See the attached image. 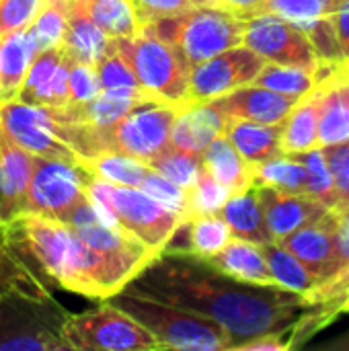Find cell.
<instances>
[{
    "label": "cell",
    "mask_w": 349,
    "mask_h": 351,
    "mask_svg": "<svg viewBox=\"0 0 349 351\" xmlns=\"http://www.w3.org/2000/svg\"><path fill=\"white\" fill-rule=\"evenodd\" d=\"M125 288L212 319L232 337V350L263 335L288 333L309 308L304 296L239 282L206 259L171 249L156 255Z\"/></svg>",
    "instance_id": "1"
},
{
    "label": "cell",
    "mask_w": 349,
    "mask_h": 351,
    "mask_svg": "<svg viewBox=\"0 0 349 351\" xmlns=\"http://www.w3.org/2000/svg\"><path fill=\"white\" fill-rule=\"evenodd\" d=\"M16 257L49 290L107 300L123 290L109 263L66 222L23 212L2 224Z\"/></svg>",
    "instance_id": "2"
},
{
    "label": "cell",
    "mask_w": 349,
    "mask_h": 351,
    "mask_svg": "<svg viewBox=\"0 0 349 351\" xmlns=\"http://www.w3.org/2000/svg\"><path fill=\"white\" fill-rule=\"evenodd\" d=\"M70 313L47 288L16 286L0 296V351H70Z\"/></svg>",
    "instance_id": "3"
},
{
    "label": "cell",
    "mask_w": 349,
    "mask_h": 351,
    "mask_svg": "<svg viewBox=\"0 0 349 351\" xmlns=\"http://www.w3.org/2000/svg\"><path fill=\"white\" fill-rule=\"evenodd\" d=\"M111 304L128 313L146 327L160 350L177 351H226L232 350V337L212 319L185 311L181 306L160 302L128 288L107 298Z\"/></svg>",
    "instance_id": "4"
},
{
    "label": "cell",
    "mask_w": 349,
    "mask_h": 351,
    "mask_svg": "<svg viewBox=\"0 0 349 351\" xmlns=\"http://www.w3.org/2000/svg\"><path fill=\"white\" fill-rule=\"evenodd\" d=\"M113 47L128 62L146 97L181 109L191 105L187 62L148 25H142L134 37L113 39Z\"/></svg>",
    "instance_id": "5"
},
{
    "label": "cell",
    "mask_w": 349,
    "mask_h": 351,
    "mask_svg": "<svg viewBox=\"0 0 349 351\" xmlns=\"http://www.w3.org/2000/svg\"><path fill=\"white\" fill-rule=\"evenodd\" d=\"M148 27L181 53L189 70L216 53L243 45L245 35V19L220 6H189Z\"/></svg>",
    "instance_id": "6"
},
{
    "label": "cell",
    "mask_w": 349,
    "mask_h": 351,
    "mask_svg": "<svg viewBox=\"0 0 349 351\" xmlns=\"http://www.w3.org/2000/svg\"><path fill=\"white\" fill-rule=\"evenodd\" d=\"M86 193L101 212L111 216L121 228L142 241L156 255L169 247L171 239L183 224L179 214L160 206L138 187L113 185L101 177L91 175Z\"/></svg>",
    "instance_id": "7"
},
{
    "label": "cell",
    "mask_w": 349,
    "mask_h": 351,
    "mask_svg": "<svg viewBox=\"0 0 349 351\" xmlns=\"http://www.w3.org/2000/svg\"><path fill=\"white\" fill-rule=\"evenodd\" d=\"M64 337L70 351H156L154 335L128 313L101 300V304L72 315L66 321Z\"/></svg>",
    "instance_id": "8"
},
{
    "label": "cell",
    "mask_w": 349,
    "mask_h": 351,
    "mask_svg": "<svg viewBox=\"0 0 349 351\" xmlns=\"http://www.w3.org/2000/svg\"><path fill=\"white\" fill-rule=\"evenodd\" d=\"M68 224L84 245L109 263L123 288L156 257L154 251L121 228L111 216L101 212L91 199L78 206Z\"/></svg>",
    "instance_id": "9"
},
{
    "label": "cell",
    "mask_w": 349,
    "mask_h": 351,
    "mask_svg": "<svg viewBox=\"0 0 349 351\" xmlns=\"http://www.w3.org/2000/svg\"><path fill=\"white\" fill-rule=\"evenodd\" d=\"M88 179L91 173L82 165L33 156L23 212L68 224L78 206L88 199Z\"/></svg>",
    "instance_id": "10"
},
{
    "label": "cell",
    "mask_w": 349,
    "mask_h": 351,
    "mask_svg": "<svg viewBox=\"0 0 349 351\" xmlns=\"http://www.w3.org/2000/svg\"><path fill=\"white\" fill-rule=\"evenodd\" d=\"M179 109L181 107L152 99L138 103L103 136V150H115L150 167V162L169 146Z\"/></svg>",
    "instance_id": "11"
},
{
    "label": "cell",
    "mask_w": 349,
    "mask_h": 351,
    "mask_svg": "<svg viewBox=\"0 0 349 351\" xmlns=\"http://www.w3.org/2000/svg\"><path fill=\"white\" fill-rule=\"evenodd\" d=\"M243 43L265 62L319 70L321 62L309 37L286 19L274 12H259L245 21Z\"/></svg>",
    "instance_id": "12"
},
{
    "label": "cell",
    "mask_w": 349,
    "mask_h": 351,
    "mask_svg": "<svg viewBox=\"0 0 349 351\" xmlns=\"http://www.w3.org/2000/svg\"><path fill=\"white\" fill-rule=\"evenodd\" d=\"M263 66L265 60L245 43L216 53L189 70V103L214 101L253 84Z\"/></svg>",
    "instance_id": "13"
},
{
    "label": "cell",
    "mask_w": 349,
    "mask_h": 351,
    "mask_svg": "<svg viewBox=\"0 0 349 351\" xmlns=\"http://www.w3.org/2000/svg\"><path fill=\"white\" fill-rule=\"evenodd\" d=\"M309 302L306 313L298 319V323L286 333L288 350L302 348L311 337L319 331L327 329L337 317L349 313V265L333 274L331 278L319 282L306 296Z\"/></svg>",
    "instance_id": "14"
},
{
    "label": "cell",
    "mask_w": 349,
    "mask_h": 351,
    "mask_svg": "<svg viewBox=\"0 0 349 351\" xmlns=\"http://www.w3.org/2000/svg\"><path fill=\"white\" fill-rule=\"evenodd\" d=\"M68 74H70V58L62 49V45L41 51L33 56L16 99L29 105L66 107Z\"/></svg>",
    "instance_id": "15"
},
{
    "label": "cell",
    "mask_w": 349,
    "mask_h": 351,
    "mask_svg": "<svg viewBox=\"0 0 349 351\" xmlns=\"http://www.w3.org/2000/svg\"><path fill=\"white\" fill-rule=\"evenodd\" d=\"M335 228H337V214L329 210L319 220L302 226L300 230L276 241L286 251H290L319 282L331 278L335 274Z\"/></svg>",
    "instance_id": "16"
},
{
    "label": "cell",
    "mask_w": 349,
    "mask_h": 351,
    "mask_svg": "<svg viewBox=\"0 0 349 351\" xmlns=\"http://www.w3.org/2000/svg\"><path fill=\"white\" fill-rule=\"evenodd\" d=\"M319 146H333L349 140V74L337 66H319Z\"/></svg>",
    "instance_id": "17"
},
{
    "label": "cell",
    "mask_w": 349,
    "mask_h": 351,
    "mask_svg": "<svg viewBox=\"0 0 349 351\" xmlns=\"http://www.w3.org/2000/svg\"><path fill=\"white\" fill-rule=\"evenodd\" d=\"M269 234L276 241L300 230L329 212L321 202L306 193H288L274 187H255Z\"/></svg>",
    "instance_id": "18"
},
{
    "label": "cell",
    "mask_w": 349,
    "mask_h": 351,
    "mask_svg": "<svg viewBox=\"0 0 349 351\" xmlns=\"http://www.w3.org/2000/svg\"><path fill=\"white\" fill-rule=\"evenodd\" d=\"M214 103L228 119H247L255 123H282L298 101L274 93L265 86L247 84L224 97L214 99Z\"/></svg>",
    "instance_id": "19"
},
{
    "label": "cell",
    "mask_w": 349,
    "mask_h": 351,
    "mask_svg": "<svg viewBox=\"0 0 349 351\" xmlns=\"http://www.w3.org/2000/svg\"><path fill=\"white\" fill-rule=\"evenodd\" d=\"M33 154L10 140L0 125V224L23 214Z\"/></svg>",
    "instance_id": "20"
},
{
    "label": "cell",
    "mask_w": 349,
    "mask_h": 351,
    "mask_svg": "<svg viewBox=\"0 0 349 351\" xmlns=\"http://www.w3.org/2000/svg\"><path fill=\"white\" fill-rule=\"evenodd\" d=\"M226 119L228 117L216 107L214 101L191 103L179 109L171 130L169 144L175 148L204 154V150L212 144V140L224 134Z\"/></svg>",
    "instance_id": "21"
},
{
    "label": "cell",
    "mask_w": 349,
    "mask_h": 351,
    "mask_svg": "<svg viewBox=\"0 0 349 351\" xmlns=\"http://www.w3.org/2000/svg\"><path fill=\"white\" fill-rule=\"evenodd\" d=\"M210 265H214L218 271L245 282L253 286H267V288H278L274 282V276L269 271L263 245L243 241V239H230L220 253L214 257L206 259Z\"/></svg>",
    "instance_id": "22"
},
{
    "label": "cell",
    "mask_w": 349,
    "mask_h": 351,
    "mask_svg": "<svg viewBox=\"0 0 349 351\" xmlns=\"http://www.w3.org/2000/svg\"><path fill=\"white\" fill-rule=\"evenodd\" d=\"M224 136L251 167L284 154L282 123H255L247 119H226Z\"/></svg>",
    "instance_id": "23"
},
{
    "label": "cell",
    "mask_w": 349,
    "mask_h": 351,
    "mask_svg": "<svg viewBox=\"0 0 349 351\" xmlns=\"http://www.w3.org/2000/svg\"><path fill=\"white\" fill-rule=\"evenodd\" d=\"M148 101L146 95H132V93H113V90H101L93 101L84 105H68L74 119L86 128H91L99 142L103 136L117 125L138 103ZM154 101V99H152ZM103 150V144H101Z\"/></svg>",
    "instance_id": "24"
},
{
    "label": "cell",
    "mask_w": 349,
    "mask_h": 351,
    "mask_svg": "<svg viewBox=\"0 0 349 351\" xmlns=\"http://www.w3.org/2000/svg\"><path fill=\"white\" fill-rule=\"evenodd\" d=\"M319 105L321 88L319 84L302 97L288 117L282 121V152L300 154L319 148Z\"/></svg>",
    "instance_id": "25"
},
{
    "label": "cell",
    "mask_w": 349,
    "mask_h": 351,
    "mask_svg": "<svg viewBox=\"0 0 349 351\" xmlns=\"http://www.w3.org/2000/svg\"><path fill=\"white\" fill-rule=\"evenodd\" d=\"M220 216L228 224L234 239L251 241L257 245L274 243L255 187H249L241 193H232L222 206Z\"/></svg>",
    "instance_id": "26"
},
{
    "label": "cell",
    "mask_w": 349,
    "mask_h": 351,
    "mask_svg": "<svg viewBox=\"0 0 349 351\" xmlns=\"http://www.w3.org/2000/svg\"><path fill=\"white\" fill-rule=\"evenodd\" d=\"M109 45L111 37L70 2L68 23L62 37V49L68 53V58L74 62L97 66V62L109 51Z\"/></svg>",
    "instance_id": "27"
},
{
    "label": "cell",
    "mask_w": 349,
    "mask_h": 351,
    "mask_svg": "<svg viewBox=\"0 0 349 351\" xmlns=\"http://www.w3.org/2000/svg\"><path fill=\"white\" fill-rule=\"evenodd\" d=\"M204 167L230 193H241L253 187V167L237 152L224 134L214 138L204 150Z\"/></svg>",
    "instance_id": "28"
},
{
    "label": "cell",
    "mask_w": 349,
    "mask_h": 351,
    "mask_svg": "<svg viewBox=\"0 0 349 351\" xmlns=\"http://www.w3.org/2000/svg\"><path fill=\"white\" fill-rule=\"evenodd\" d=\"M31 60L33 49L27 29L0 37V103L16 99Z\"/></svg>",
    "instance_id": "29"
},
{
    "label": "cell",
    "mask_w": 349,
    "mask_h": 351,
    "mask_svg": "<svg viewBox=\"0 0 349 351\" xmlns=\"http://www.w3.org/2000/svg\"><path fill=\"white\" fill-rule=\"evenodd\" d=\"M74 8L84 12L111 39L134 37L142 25L130 0H70Z\"/></svg>",
    "instance_id": "30"
},
{
    "label": "cell",
    "mask_w": 349,
    "mask_h": 351,
    "mask_svg": "<svg viewBox=\"0 0 349 351\" xmlns=\"http://www.w3.org/2000/svg\"><path fill=\"white\" fill-rule=\"evenodd\" d=\"M185 247L181 251L191 253L200 259H210L224 249L232 239V232L220 214H197L183 220Z\"/></svg>",
    "instance_id": "31"
},
{
    "label": "cell",
    "mask_w": 349,
    "mask_h": 351,
    "mask_svg": "<svg viewBox=\"0 0 349 351\" xmlns=\"http://www.w3.org/2000/svg\"><path fill=\"white\" fill-rule=\"evenodd\" d=\"M263 253H265L269 271L274 276V282L280 290H286V292H292L298 296H306L319 284V280L282 245L267 243V245H263Z\"/></svg>",
    "instance_id": "32"
},
{
    "label": "cell",
    "mask_w": 349,
    "mask_h": 351,
    "mask_svg": "<svg viewBox=\"0 0 349 351\" xmlns=\"http://www.w3.org/2000/svg\"><path fill=\"white\" fill-rule=\"evenodd\" d=\"M253 187H274L288 193H306V169L292 154H280L253 167Z\"/></svg>",
    "instance_id": "33"
},
{
    "label": "cell",
    "mask_w": 349,
    "mask_h": 351,
    "mask_svg": "<svg viewBox=\"0 0 349 351\" xmlns=\"http://www.w3.org/2000/svg\"><path fill=\"white\" fill-rule=\"evenodd\" d=\"M70 12V0H45L33 23L27 27V37L33 56L62 45Z\"/></svg>",
    "instance_id": "34"
},
{
    "label": "cell",
    "mask_w": 349,
    "mask_h": 351,
    "mask_svg": "<svg viewBox=\"0 0 349 351\" xmlns=\"http://www.w3.org/2000/svg\"><path fill=\"white\" fill-rule=\"evenodd\" d=\"M257 86H265L274 93L300 101L317 86V70L300 68V66H282L265 62L257 78L253 80Z\"/></svg>",
    "instance_id": "35"
},
{
    "label": "cell",
    "mask_w": 349,
    "mask_h": 351,
    "mask_svg": "<svg viewBox=\"0 0 349 351\" xmlns=\"http://www.w3.org/2000/svg\"><path fill=\"white\" fill-rule=\"evenodd\" d=\"M84 169L91 175L101 177V179H105L113 185H121V187H140L142 179L150 171V167L146 162H140V160L119 154L115 150H101L99 154H95L93 158H88L84 162Z\"/></svg>",
    "instance_id": "36"
},
{
    "label": "cell",
    "mask_w": 349,
    "mask_h": 351,
    "mask_svg": "<svg viewBox=\"0 0 349 351\" xmlns=\"http://www.w3.org/2000/svg\"><path fill=\"white\" fill-rule=\"evenodd\" d=\"M150 167L154 171H158L163 177H167L169 181L177 183L179 187L189 189L195 183V179L200 177V173L204 171V154L183 150V148H175L169 144L150 162Z\"/></svg>",
    "instance_id": "37"
},
{
    "label": "cell",
    "mask_w": 349,
    "mask_h": 351,
    "mask_svg": "<svg viewBox=\"0 0 349 351\" xmlns=\"http://www.w3.org/2000/svg\"><path fill=\"white\" fill-rule=\"evenodd\" d=\"M294 158H298L304 169H306V195L315 197L317 202H321L325 208L335 210L337 206V193H335V185H333V177L327 165V158L323 154V148H313L300 154H292Z\"/></svg>",
    "instance_id": "38"
},
{
    "label": "cell",
    "mask_w": 349,
    "mask_h": 351,
    "mask_svg": "<svg viewBox=\"0 0 349 351\" xmlns=\"http://www.w3.org/2000/svg\"><path fill=\"white\" fill-rule=\"evenodd\" d=\"M95 72H97V80H99L101 90L144 95V90L140 88V84H138L132 68L128 66V62L113 47V39H111V45H109V51L97 62Z\"/></svg>",
    "instance_id": "39"
},
{
    "label": "cell",
    "mask_w": 349,
    "mask_h": 351,
    "mask_svg": "<svg viewBox=\"0 0 349 351\" xmlns=\"http://www.w3.org/2000/svg\"><path fill=\"white\" fill-rule=\"evenodd\" d=\"M341 0H267L263 12H274L300 27L304 23L331 16Z\"/></svg>",
    "instance_id": "40"
},
{
    "label": "cell",
    "mask_w": 349,
    "mask_h": 351,
    "mask_svg": "<svg viewBox=\"0 0 349 351\" xmlns=\"http://www.w3.org/2000/svg\"><path fill=\"white\" fill-rule=\"evenodd\" d=\"M189 193V208H187V218L197 216V214H220L222 206L226 199L232 195L224 185H220L204 167L195 183L187 189ZM185 218V220H187Z\"/></svg>",
    "instance_id": "41"
},
{
    "label": "cell",
    "mask_w": 349,
    "mask_h": 351,
    "mask_svg": "<svg viewBox=\"0 0 349 351\" xmlns=\"http://www.w3.org/2000/svg\"><path fill=\"white\" fill-rule=\"evenodd\" d=\"M331 16H323V19L311 21V23H304V25L298 27L309 37L321 66H337V64L344 62L341 45H339L337 31H335V25H333Z\"/></svg>",
    "instance_id": "42"
},
{
    "label": "cell",
    "mask_w": 349,
    "mask_h": 351,
    "mask_svg": "<svg viewBox=\"0 0 349 351\" xmlns=\"http://www.w3.org/2000/svg\"><path fill=\"white\" fill-rule=\"evenodd\" d=\"M138 189H142L144 193H148L160 206H165L171 212L179 214L183 220L187 218V208H189V193H187V189H183L177 183L169 181L158 171H154L152 167L146 173V177L142 179V183H140Z\"/></svg>",
    "instance_id": "43"
},
{
    "label": "cell",
    "mask_w": 349,
    "mask_h": 351,
    "mask_svg": "<svg viewBox=\"0 0 349 351\" xmlns=\"http://www.w3.org/2000/svg\"><path fill=\"white\" fill-rule=\"evenodd\" d=\"M16 286H25V288H45L35 274L16 257V253L10 249L4 228L0 224V296ZM49 290V288H47Z\"/></svg>",
    "instance_id": "44"
},
{
    "label": "cell",
    "mask_w": 349,
    "mask_h": 351,
    "mask_svg": "<svg viewBox=\"0 0 349 351\" xmlns=\"http://www.w3.org/2000/svg\"><path fill=\"white\" fill-rule=\"evenodd\" d=\"M101 93L95 66L70 60L68 74V105H84Z\"/></svg>",
    "instance_id": "45"
},
{
    "label": "cell",
    "mask_w": 349,
    "mask_h": 351,
    "mask_svg": "<svg viewBox=\"0 0 349 351\" xmlns=\"http://www.w3.org/2000/svg\"><path fill=\"white\" fill-rule=\"evenodd\" d=\"M323 154L327 158L335 193H337V206L335 210H341L349 204V140L333 146H321Z\"/></svg>",
    "instance_id": "46"
},
{
    "label": "cell",
    "mask_w": 349,
    "mask_h": 351,
    "mask_svg": "<svg viewBox=\"0 0 349 351\" xmlns=\"http://www.w3.org/2000/svg\"><path fill=\"white\" fill-rule=\"evenodd\" d=\"M45 0H0V37L27 29Z\"/></svg>",
    "instance_id": "47"
},
{
    "label": "cell",
    "mask_w": 349,
    "mask_h": 351,
    "mask_svg": "<svg viewBox=\"0 0 349 351\" xmlns=\"http://www.w3.org/2000/svg\"><path fill=\"white\" fill-rule=\"evenodd\" d=\"M130 2L136 10L140 25H148L158 19L179 14L185 8L193 6L191 0H130Z\"/></svg>",
    "instance_id": "48"
},
{
    "label": "cell",
    "mask_w": 349,
    "mask_h": 351,
    "mask_svg": "<svg viewBox=\"0 0 349 351\" xmlns=\"http://www.w3.org/2000/svg\"><path fill=\"white\" fill-rule=\"evenodd\" d=\"M337 214V228H335V274L349 265V204L341 210H335Z\"/></svg>",
    "instance_id": "49"
},
{
    "label": "cell",
    "mask_w": 349,
    "mask_h": 351,
    "mask_svg": "<svg viewBox=\"0 0 349 351\" xmlns=\"http://www.w3.org/2000/svg\"><path fill=\"white\" fill-rule=\"evenodd\" d=\"M237 351H288V337L282 335H263L251 341H245L234 348Z\"/></svg>",
    "instance_id": "50"
},
{
    "label": "cell",
    "mask_w": 349,
    "mask_h": 351,
    "mask_svg": "<svg viewBox=\"0 0 349 351\" xmlns=\"http://www.w3.org/2000/svg\"><path fill=\"white\" fill-rule=\"evenodd\" d=\"M333 25H335V31H337V39H339V45H341V53H344V60L349 58V0H341L337 10L333 12Z\"/></svg>",
    "instance_id": "51"
},
{
    "label": "cell",
    "mask_w": 349,
    "mask_h": 351,
    "mask_svg": "<svg viewBox=\"0 0 349 351\" xmlns=\"http://www.w3.org/2000/svg\"><path fill=\"white\" fill-rule=\"evenodd\" d=\"M265 2L267 0H224L222 8H226L228 12L241 16V19H251L259 12L265 10Z\"/></svg>",
    "instance_id": "52"
},
{
    "label": "cell",
    "mask_w": 349,
    "mask_h": 351,
    "mask_svg": "<svg viewBox=\"0 0 349 351\" xmlns=\"http://www.w3.org/2000/svg\"><path fill=\"white\" fill-rule=\"evenodd\" d=\"M327 350H335V351H349V333H346L341 339H337V341H333V343H329L327 346Z\"/></svg>",
    "instance_id": "53"
},
{
    "label": "cell",
    "mask_w": 349,
    "mask_h": 351,
    "mask_svg": "<svg viewBox=\"0 0 349 351\" xmlns=\"http://www.w3.org/2000/svg\"><path fill=\"white\" fill-rule=\"evenodd\" d=\"M224 0H191L193 6H220L222 8Z\"/></svg>",
    "instance_id": "54"
},
{
    "label": "cell",
    "mask_w": 349,
    "mask_h": 351,
    "mask_svg": "<svg viewBox=\"0 0 349 351\" xmlns=\"http://www.w3.org/2000/svg\"><path fill=\"white\" fill-rule=\"evenodd\" d=\"M341 68H344V70H346V72L349 74V58H348V60H344V62H341Z\"/></svg>",
    "instance_id": "55"
}]
</instances>
